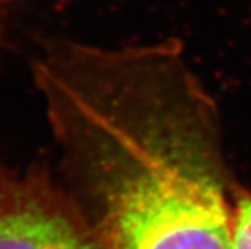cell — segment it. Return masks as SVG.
Returning a JSON list of instances; mask_svg holds the SVG:
<instances>
[{
	"label": "cell",
	"mask_w": 251,
	"mask_h": 249,
	"mask_svg": "<svg viewBox=\"0 0 251 249\" xmlns=\"http://www.w3.org/2000/svg\"><path fill=\"white\" fill-rule=\"evenodd\" d=\"M31 71L58 177L104 249H235L221 109L178 39H49Z\"/></svg>",
	"instance_id": "6da1fadb"
},
{
	"label": "cell",
	"mask_w": 251,
	"mask_h": 249,
	"mask_svg": "<svg viewBox=\"0 0 251 249\" xmlns=\"http://www.w3.org/2000/svg\"><path fill=\"white\" fill-rule=\"evenodd\" d=\"M232 235L235 249H251V189L240 181L233 189Z\"/></svg>",
	"instance_id": "3957f363"
},
{
	"label": "cell",
	"mask_w": 251,
	"mask_h": 249,
	"mask_svg": "<svg viewBox=\"0 0 251 249\" xmlns=\"http://www.w3.org/2000/svg\"><path fill=\"white\" fill-rule=\"evenodd\" d=\"M0 249H104L60 177L0 162Z\"/></svg>",
	"instance_id": "7a4b0ae2"
},
{
	"label": "cell",
	"mask_w": 251,
	"mask_h": 249,
	"mask_svg": "<svg viewBox=\"0 0 251 249\" xmlns=\"http://www.w3.org/2000/svg\"><path fill=\"white\" fill-rule=\"evenodd\" d=\"M15 0H0V50H2V44H3V29H5V20H7V15L12 8Z\"/></svg>",
	"instance_id": "277c9868"
}]
</instances>
